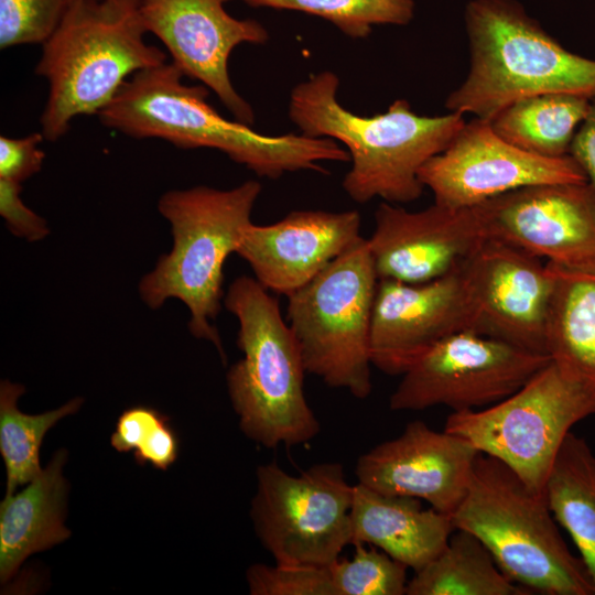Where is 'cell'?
Segmentation results:
<instances>
[{
    "label": "cell",
    "instance_id": "cell-25",
    "mask_svg": "<svg viewBox=\"0 0 595 595\" xmlns=\"http://www.w3.org/2000/svg\"><path fill=\"white\" fill-rule=\"evenodd\" d=\"M407 595H530L498 567L482 541L455 529L445 548L408 581Z\"/></svg>",
    "mask_w": 595,
    "mask_h": 595
},
{
    "label": "cell",
    "instance_id": "cell-30",
    "mask_svg": "<svg viewBox=\"0 0 595 595\" xmlns=\"http://www.w3.org/2000/svg\"><path fill=\"white\" fill-rule=\"evenodd\" d=\"M246 576L252 595H337L328 566L257 563Z\"/></svg>",
    "mask_w": 595,
    "mask_h": 595
},
{
    "label": "cell",
    "instance_id": "cell-19",
    "mask_svg": "<svg viewBox=\"0 0 595 595\" xmlns=\"http://www.w3.org/2000/svg\"><path fill=\"white\" fill-rule=\"evenodd\" d=\"M360 226L357 210H293L270 225L251 223L236 253L264 289L289 296L359 239Z\"/></svg>",
    "mask_w": 595,
    "mask_h": 595
},
{
    "label": "cell",
    "instance_id": "cell-2",
    "mask_svg": "<svg viewBox=\"0 0 595 595\" xmlns=\"http://www.w3.org/2000/svg\"><path fill=\"white\" fill-rule=\"evenodd\" d=\"M339 79L329 71L312 75L291 91L289 117L302 134L331 138L346 147L351 167L343 188L357 203L379 197L392 204L418 199L424 186L421 167L442 152L465 125L448 112L421 116L405 99L371 117L353 113L337 100Z\"/></svg>",
    "mask_w": 595,
    "mask_h": 595
},
{
    "label": "cell",
    "instance_id": "cell-4",
    "mask_svg": "<svg viewBox=\"0 0 595 595\" xmlns=\"http://www.w3.org/2000/svg\"><path fill=\"white\" fill-rule=\"evenodd\" d=\"M464 17L470 66L445 100L451 112L490 121L526 97L595 99V60L566 50L516 0H472Z\"/></svg>",
    "mask_w": 595,
    "mask_h": 595
},
{
    "label": "cell",
    "instance_id": "cell-27",
    "mask_svg": "<svg viewBox=\"0 0 595 595\" xmlns=\"http://www.w3.org/2000/svg\"><path fill=\"white\" fill-rule=\"evenodd\" d=\"M251 7L288 9L318 15L353 39L368 36L376 24L405 25L413 0H241Z\"/></svg>",
    "mask_w": 595,
    "mask_h": 595
},
{
    "label": "cell",
    "instance_id": "cell-32",
    "mask_svg": "<svg viewBox=\"0 0 595 595\" xmlns=\"http://www.w3.org/2000/svg\"><path fill=\"white\" fill-rule=\"evenodd\" d=\"M21 191L22 184L0 178V214L14 236L42 240L50 234L47 224L23 203Z\"/></svg>",
    "mask_w": 595,
    "mask_h": 595
},
{
    "label": "cell",
    "instance_id": "cell-14",
    "mask_svg": "<svg viewBox=\"0 0 595 595\" xmlns=\"http://www.w3.org/2000/svg\"><path fill=\"white\" fill-rule=\"evenodd\" d=\"M463 262L426 282L378 281L370 331L372 366L391 376L402 375L444 338L464 331L477 333Z\"/></svg>",
    "mask_w": 595,
    "mask_h": 595
},
{
    "label": "cell",
    "instance_id": "cell-11",
    "mask_svg": "<svg viewBox=\"0 0 595 595\" xmlns=\"http://www.w3.org/2000/svg\"><path fill=\"white\" fill-rule=\"evenodd\" d=\"M550 360L490 336L459 332L428 349L401 375L389 407L404 411L444 405L453 412L486 408L515 393Z\"/></svg>",
    "mask_w": 595,
    "mask_h": 595
},
{
    "label": "cell",
    "instance_id": "cell-12",
    "mask_svg": "<svg viewBox=\"0 0 595 595\" xmlns=\"http://www.w3.org/2000/svg\"><path fill=\"white\" fill-rule=\"evenodd\" d=\"M419 178L433 193L434 203L452 208L477 206L532 185L587 182L570 154L547 158L523 151L479 118L465 122L451 143L421 167Z\"/></svg>",
    "mask_w": 595,
    "mask_h": 595
},
{
    "label": "cell",
    "instance_id": "cell-3",
    "mask_svg": "<svg viewBox=\"0 0 595 595\" xmlns=\"http://www.w3.org/2000/svg\"><path fill=\"white\" fill-rule=\"evenodd\" d=\"M141 1H71L35 67L48 84L40 118L46 140L61 139L77 116L98 115L133 74L167 62L144 41Z\"/></svg>",
    "mask_w": 595,
    "mask_h": 595
},
{
    "label": "cell",
    "instance_id": "cell-18",
    "mask_svg": "<svg viewBox=\"0 0 595 595\" xmlns=\"http://www.w3.org/2000/svg\"><path fill=\"white\" fill-rule=\"evenodd\" d=\"M479 454L458 435L412 421L398 437L360 455L355 474L374 490L422 499L452 515L467 493Z\"/></svg>",
    "mask_w": 595,
    "mask_h": 595
},
{
    "label": "cell",
    "instance_id": "cell-17",
    "mask_svg": "<svg viewBox=\"0 0 595 595\" xmlns=\"http://www.w3.org/2000/svg\"><path fill=\"white\" fill-rule=\"evenodd\" d=\"M487 239L480 206L434 203L410 212L382 202L367 239L378 279L421 283L447 274Z\"/></svg>",
    "mask_w": 595,
    "mask_h": 595
},
{
    "label": "cell",
    "instance_id": "cell-13",
    "mask_svg": "<svg viewBox=\"0 0 595 595\" xmlns=\"http://www.w3.org/2000/svg\"><path fill=\"white\" fill-rule=\"evenodd\" d=\"M479 206L487 238L562 268L595 271V188L588 182L527 186Z\"/></svg>",
    "mask_w": 595,
    "mask_h": 595
},
{
    "label": "cell",
    "instance_id": "cell-24",
    "mask_svg": "<svg viewBox=\"0 0 595 595\" xmlns=\"http://www.w3.org/2000/svg\"><path fill=\"white\" fill-rule=\"evenodd\" d=\"M592 99L570 94H543L513 101L490 121L494 131L532 154H570L574 136L587 117Z\"/></svg>",
    "mask_w": 595,
    "mask_h": 595
},
{
    "label": "cell",
    "instance_id": "cell-31",
    "mask_svg": "<svg viewBox=\"0 0 595 595\" xmlns=\"http://www.w3.org/2000/svg\"><path fill=\"white\" fill-rule=\"evenodd\" d=\"M42 132L21 138L0 137V178L22 184L39 173L45 159Z\"/></svg>",
    "mask_w": 595,
    "mask_h": 595
},
{
    "label": "cell",
    "instance_id": "cell-6",
    "mask_svg": "<svg viewBox=\"0 0 595 595\" xmlns=\"http://www.w3.org/2000/svg\"><path fill=\"white\" fill-rule=\"evenodd\" d=\"M239 323L244 356L227 372L232 408L242 433L267 448L305 444L321 425L304 393L306 374L278 301L255 278L235 279L224 298Z\"/></svg>",
    "mask_w": 595,
    "mask_h": 595
},
{
    "label": "cell",
    "instance_id": "cell-20",
    "mask_svg": "<svg viewBox=\"0 0 595 595\" xmlns=\"http://www.w3.org/2000/svg\"><path fill=\"white\" fill-rule=\"evenodd\" d=\"M454 530L451 515L424 509L420 499L360 483L354 487L353 545H372L416 572L445 548Z\"/></svg>",
    "mask_w": 595,
    "mask_h": 595
},
{
    "label": "cell",
    "instance_id": "cell-5",
    "mask_svg": "<svg viewBox=\"0 0 595 595\" xmlns=\"http://www.w3.org/2000/svg\"><path fill=\"white\" fill-rule=\"evenodd\" d=\"M262 191L249 180L230 190L199 185L164 193L158 204L170 223L173 245L139 282L141 300L152 310L177 299L190 311L188 329L210 342L224 363L226 354L213 325L224 301V264L237 252Z\"/></svg>",
    "mask_w": 595,
    "mask_h": 595
},
{
    "label": "cell",
    "instance_id": "cell-22",
    "mask_svg": "<svg viewBox=\"0 0 595 595\" xmlns=\"http://www.w3.org/2000/svg\"><path fill=\"white\" fill-rule=\"evenodd\" d=\"M554 278L547 354L560 372L595 399V271L548 262Z\"/></svg>",
    "mask_w": 595,
    "mask_h": 595
},
{
    "label": "cell",
    "instance_id": "cell-34",
    "mask_svg": "<svg viewBox=\"0 0 595 595\" xmlns=\"http://www.w3.org/2000/svg\"><path fill=\"white\" fill-rule=\"evenodd\" d=\"M167 420L161 422L134 451L136 461L143 465L150 463L159 469L173 464L178 453V440Z\"/></svg>",
    "mask_w": 595,
    "mask_h": 595
},
{
    "label": "cell",
    "instance_id": "cell-26",
    "mask_svg": "<svg viewBox=\"0 0 595 595\" xmlns=\"http://www.w3.org/2000/svg\"><path fill=\"white\" fill-rule=\"evenodd\" d=\"M24 393L22 385L2 380L0 385V453L7 472L6 495L18 486L26 485L36 477L40 466V448L46 432L66 415L75 413L82 398H74L58 409L41 414L19 411L17 401Z\"/></svg>",
    "mask_w": 595,
    "mask_h": 595
},
{
    "label": "cell",
    "instance_id": "cell-8",
    "mask_svg": "<svg viewBox=\"0 0 595 595\" xmlns=\"http://www.w3.org/2000/svg\"><path fill=\"white\" fill-rule=\"evenodd\" d=\"M378 275L360 237L288 296L286 318L307 374L357 399L371 392L370 331Z\"/></svg>",
    "mask_w": 595,
    "mask_h": 595
},
{
    "label": "cell",
    "instance_id": "cell-35",
    "mask_svg": "<svg viewBox=\"0 0 595 595\" xmlns=\"http://www.w3.org/2000/svg\"><path fill=\"white\" fill-rule=\"evenodd\" d=\"M570 155L595 188V99H592L589 112L574 136Z\"/></svg>",
    "mask_w": 595,
    "mask_h": 595
},
{
    "label": "cell",
    "instance_id": "cell-9",
    "mask_svg": "<svg viewBox=\"0 0 595 595\" xmlns=\"http://www.w3.org/2000/svg\"><path fill=\"white\" fill-rule=\"evenodd\" d=\"M595 414V399L550 360L519 390L480 410L452 412L444 430L510 467L543 493L572 426Z\"/></svg>",
    "mask_w": 595,
    "mask_h": 595
},
{
    "label": "cell",
    "instance_id": "cell-21",
    "mask_svg": "<svg viewBox=\"0 0 595 595\" xmlns=\"http://www.w3.org/2000/svg\"><path fill=\"white\" fill-rule=\"evenodd\" d=\"M66 451L60 450L50 464L18 494L0 504V578L14 576L31 554L65 541L67 483L62 474Z\"/></svg>",
    "mask_w": 595,
    "mask_h": 595
},
{
    "label": "cell",
    "instance_id": "cell-7",
    "mask_svg": "<svg viewBox=\"0 0 595 595\" xmlns=\"http://www.w3.org/2000/svg\"><path fill=\"white\" fill-rule=\"evenodd\" d=\"M455 529L487 548L513 583L548 595H595L591 575L573 555L544 493L531 489L501 461L480 453L467 493L451 515Z\"/></svg>",
    "mask_w": 595,
    "mask_h": 595
},
{
    "label": "cell",
    "instance_id": "cell-1",
    "mask_svg": "<svg viewBox=\"0 0 595 595\" xmlns=\"http://www.w3.org/2000/svg\"><path fill=\"white\" fill-rule=\"evenodd\" d=\"M171 62L133 74L97 116L102 126L134 139L156 138L181 149H215L259 176L317 171L322 162H348L349 153L331 138L264 136L229 120L206 98L205 85H186Z\"/></svg>",
    "mask_w": 595,
    "mask_h": 595
},
{
    "label": "cell",
    "instance_id": "cell-33",
    "mask_svg": "<svg viewBox=\"0 0 595 595\" xmlns=\"http://www.w3.org/2000/svg\"><path fill=\"white\" fill-rule=\"evenodd\" d=\"M169 418L158 410L137 405L125 410L111 435V445L118 452L136 451L161 422Z\"/></svg>",
    "mask_w": 595,
    "mask_h": 595
},
{
    "label": "cell",
    "instance_id": "cell-28",
    "mask_svg": "<svg viewBox=\"0 0 595 595\" xmlns=\"http://www.w3.org/2000/svg\"><path fill=\"white\" fill-rule=\"evenodd\" d=\"M351 559H338L329 572L337 595H403L408 567L377 548L354 544Z\"/></svg>",
    "mask_w": 595,
    "mask_h": 595
},
{
    "label": "cell",
    "instance_id": "cell-23",
    "mask_svg": "<svg viewBox=\"0 0 595 595\" xmlns=\"http://www.w3.org/2000/svg\"><path fill=\"white\" fill-rule=\"evenodd\" d=\"M544 496L556 520L574 541L595 586V453L570 432L555 457Z\"/></svg>",
    "mask_w": 595,
    "mask_h": 595
},
{
    "label": "cell",
    "instance_id": "cell-29",
    "mask_svg": "<svg viewBox=\"0 0 595 595\" xmlns=\"http://www.w3.org/2000/svg\"><path fill=\"white\" fill-rule=\"evenodd\" d=\"M72 0H0V47L43 44Z\"/></svg>",
    "mask_w": 595,
    "mask_h": 595
},
{
    "label": "cell",
    "instance_id": "cell-10",
    "mask_svg": "<svg viewBox=\"0 0 595 595\" xmlns=\"http://www.w3.org/2000/svg\"><path fill=\"white\" fill-rule=\"evenodd\" d=\"M354 487L340 463L300 475L275 462L258 466L250 517L260 543L278 564L329 566L351 544Z\"/></svg>",
    "mask_w": 595,
    "mask_h": 595
},
{
    "label": "cell",
    "instance_id": "cell-16",
    "mask_svg": "<svg viewBox=\"0 0 595 595\" xmlns=\"http://www.w3.org/2000/svg\"><path fill=\"white\" fill-rule=\"evenodd\" d=\"M229 0H142L148 32L164 44L172 63L190 78L213 90L236 120L251 126L252 107L234 88L228 60L239 44H263L268 32L256 20L229 15Z\"/></svg>",
    "mask_w": 595,
    "mask_h": 595
},
{
    "label": "cell",
    "instance_id": "cell-15",
    "mask_svg": "<svg viewBox=\"0 0 595 595\" xmlns=\"http://www.w3.org/2000/svg\"><path fill=\"white\" fill-rule=\"evenodd\" d=\"M477 315V333L547 355L554 278L549 263L487 238L463 262Z\"/></svg>",
    "mask_w": 595,
    "mask_h": 595
}]
</instances>
